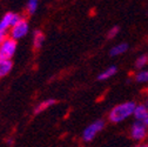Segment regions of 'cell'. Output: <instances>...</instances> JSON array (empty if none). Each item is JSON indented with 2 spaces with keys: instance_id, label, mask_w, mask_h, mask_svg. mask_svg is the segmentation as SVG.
I'll use <instances>...</instances> for the list:
<instances>
[{
  "instance_id": "8992f818",
  "label": "cell",
  "mask_w": 148,
  "mask_h": 147,
  "mask_svg": "<svg viewBox=\"0 0 148 147\" xmlns=\"http://www.w3.org/2000/svg\"><path fill=\"white\" fill-rule=\"evenodd\" d=\"M20 15L19 14H16V13H13V12H8L6 13L3 18H1V20H0V32H8L12 26L20 19Z\"/></svg>"
},
{
  "instance_id": "3957f363",
  "label": "cell",
  "mask_w": 148,
  "mask_h": 147,
  "mask_svg": "<svg viewBox=\"0 0 148 147\" xmlns=\"http://www.w3.org/2000/svg\"><path fill=\"white\" fill-rule=\"evenodd\" d=\"M16 51V40L12 36L7 38L0 44V58L5 59H12L14 53Z\"/></svg>"
},
{
  "instance_id": "ac0fdd59",
  "label": "cell",
  "mask_w": 148,
  "mask_h": 147,
  "mask_svg": "<svg viewBox=\"0 0 148 147\" xmlns=\"http://www.w3.org/2000/svg\"><path fill=\"white\" fill-rule=\"evenodd\" d=\"M143 122H145V124H146V125L148 126V115H147V118H146V119L143 120Z\"/></svg>"
},
{
  "instance_id": "9a60e30c",
  "label": "cell",
  "mask_w": 148,
  "mask_h": 147,
  "mask_svg": "<svg viewBox=\"0 0 148 147\" xmlns=\"http://www.w3.org/2000/svg\"><path fill=\"white\" fill-rule=\"evenodd\" d=\"M148 64V57L147 56H141V57H139L138 59H136V61H135V66L138 67V68H142L143 66H146Z\"/></svg>"
},
{
  "instance_id": "6da1fadb",
  "label": "cell",
  "mask_w": 148,
  "mask_h": 147,
  "mask_svg": "<svg viewBox=\"0 0 148 147\" xmlns=\"http://www.w3.org/2000/svg\"><path fill=\"white\" fill-rule=\"evenodd\" d=\"M135 102L133 101H127L123 104H120L118 106H115L112 111H110L108 119L110 122H120L125 119H127L128 117H131L134 113V108H135Z\"/></svg>"
},
{
  "instance_id": "277c9868",
  "label": "cell",
  "mask_w": 148,
  "mask_h": 147,
  "mask_svg": "<svg viewBox=\"0 0 148 147\" xmlns=\"http://www.w3.org/2000/svg\"><path fill=\"white\" fill-rule=\"evenodd\" d=\"M148 135V131H147V125L141 121V120H136L132 127H131V138L135 141H143Z\"/></svg>"
},
{
  "instance_id": "d6986e66",
  "label": "cell",
  "mask_w": 148,
  "mask_h": 147,
  "mask_svg": "<svg viewBox=\"0 0 148 147\" xmlns=\"http://www.w3.org/2000/svg\"><path fill=\"white\" fill-rule=\"evenodd\" d=\"M145 106L148 108V98H147V99H146V101H145Z\"/></svg>"
},
{
  "instance_id": "30bf717a",
  "label": "cell",
  "mask_w": 148,
  "mask_h": 147,
  "mask_svg": "<svg viewBox=\"0 0 148 147\" xmlns=\"http://www.w3.org/2000/svg\"><path fill=\"white\" fill-rule=\"evenodd\" d=\"M45 41V35L41 31H35L33 34V46L35 49H39Z\"/></svg>"
},
{
  "instance_id": "4fadbf2b",
  "label": "cell",
  "mask_w": 148,
  "mask_h": 147,
  "mask_svg": "<svg viewBox=\"0 0 148 147\" xmlns=\"http://www.w3.org/2000/svg\"><path fill=\"white\" fill-rule=\"evenodd\" d=\"M36 8H38V0H28V3H27L28 14H34Z\"/></svg>"
},
{
  "instance_id": "5b68a950",
  "label": "cell",
  "mask_w": 148,
  "mask_h": 147,
  "mask_svg": "<svg viewBox=\"0 0 148 147\" xmlns=\"http://www.w3.org/2000/svg\"><path fill=\"white\" fill-rule=\"evenodd\" d=\"M103 127H105V121L103 120H97L95 122L89 125L86 128V130L84 131V133H82V140L86 141V142L92 141Z\"/></svg>"
},
{
  "instance_id": "8fae6325",
  "label": "cell",
  "mask_w": 148,
  "mask_h": 147,
  "mask_svg": "<svg viewBox=\"0 0 148 147\" xmlns=\"http://www.w3.org/2000/svg\"><path fill=\"white\" fill-rule=\"evenodd\" d=\"M116 71H118V68H116L115 66H110V67H108L106 71H103L102 73H100V74L98 76V80L103 81V80L109 79L110 77H113V76L115 74Z\"/></svg>"
},
{
  "instance_id": "9c48e42d",
  "label": "cell",
  "mask_w": 148,
  "mask_h": 147,
  "mask_svg": "<svg viewBox=\"0 0 148 147\" xmlns=\"http://www.w3.org/2000/svg\"><path fill=\"white\" fill-rule=\"evenodd\" d=\"M55 104V100L54 99H47L45 101H41L40 104H38V106H36L34 108V114H40L42 113L44 111H46V109L51 106H53Z\"/></svg>"
},
{
  "instance_id": "2e32d148",
  "label": "cell",
  "mask_w": 148,
  "mask_h": 147,
  "mask_svg": "<svg viewBox=\"0 0 148 147\" xmlns=\"http://www.w3.org/2000/svg\"><path fill=\"white\" fill-rule=\"evenodd\" d=\"M119 31H120V28H119L118 26H114L113 28H110V31L108 32V34H107V38H108V39H112V38H114V36H116V35H118Z\"/></svg>"
},
{
  "instance_id": "5bb4252c",
  "label": "cell",
  "mask_w": 148,
  "mask_h": 147,
  "mask_svg": "<svg viewBox=\"0 0 148 147\" xmlns=\"http://www.w3.org/2000/svg\"><path fill=\"white\" fill-rule=\"evenodd\" d=\"M135 80L138 82H148V71H141L135 76Z\"/></svg>"
},
{
  "instance_id": "52a82bcc",
  "label": "cell",
  "mask_w": 148,
  "mask_h": 147,
  "mask_svg": "<svg viewBox=\"0 0 148 147\" xmlns=\"http://www.w3.org/2000/svg\"><path fill=\"white\" fill-rule=\"evenodd\" d=\"M12 67H13V63L11 59L0 58V79L6 77L12 71Z\"/></svg>"
},
{
  "instance_id": "ba28073f",
  "label": "cell",
  "mask_w": 148,
  "mask_h": 147,
  "mask_svg": "<svg viewBox=\"0 0 148 147\" xmlns=\"http://www.w3.org/2000/svg\"><path fill=\"white\" fill-rule=\"evenodd\" d=\"M133 115L135 117L136 120H141V121H143V120L147 118V115H148V108H147L145 105L135 106Z\"/></svg>"
},
{
  "instance_id": "7a4b0ae2",
  "label": "cell",
  "mask_w": 148,
  "mask_h": 147,
  "mask_svg": "<svg viewBox=\"0 0 148 147\" xmlns=\"http://www.w3.org/2000/svg\"><path fill=\"white\" fill-rule=\"evenodd\" d=\"M27 32H28V23L25 18L21 16L10 30V35L18 41L19 39L24 38V36L27 34Z\"/></svg>"
},
{
  "instance_id": "e0dca14e",
  "label": "cell",
  "mask_w": 148,
  "mask_h": 147,
  "mask_svg": "<svg viewBox=\"0 0 148 147\" xmlns=\"http://www.w3.org/2000/svg\"><path fill=\"white\" fill-rule=\"evenodd\" d=\"M6 38H7V33L6 32H0V44H1Z\"/></svg>"
},
{
  "instance_id": "7c38bea8",
  "label": "cell",
  "mask_w": 148,
  "mask_h": 147,
  "mask_svg": "<svg viewBox=\"0 0 148 147\" xmlns=\"http://www.w3.org/2000/svg\"><path fill=\"white\" fill-rule=\"evenodd\" d=\"M127 48H128V45L127 44H119V45L114 46L112 49H110L109 54L112 57H116V56H120V54L125 53L127 51Z\"/></svg>"
}]
</instances>
